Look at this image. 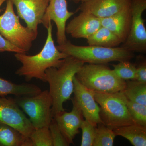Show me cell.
Masks as SVG:
<instances>
[{"mask_svg": "<svg viewBox=\"0 0 146 146\" xmlns=\"http://www.w3.org/2000/svg\"><path fill=\"white\" fill-rule=\"evenodd\" d=\"M48 36L42 50L36 54L27 55L25 53H15L16 60L22 66L16 71V74L25 77L26 81L36 78L46 82L45 72L51 68H59L65 58L69 56L60 52L55 45L52 37V25L50 22L47 28Z\"/></svg>", "mask_w": 146, "mask_h": 146, "instance_id": "1", "label": "cell"}, {"mask_svg": "<svg viewBox=\"0 0 146 146\" xmlns=\"http://www.w3.org/2000/svg\"><path fill=\"white\" fill-rule=\"evenodd\" d=\"M84 62L72 56H68L59 68H51L45 72L46 82L49 85V92L52 99V115L65 111L63 104L70 99L74 91V78Z\"/></svg>", "mask_w": 146, "mask_h": 146, "instance_id": "2", "label": "cell"}, {"mask_svg": "<svg viewBox=\"0 0 146 146\" xmlns=\"http://www.w3.org/2000/svg\"><path fill=\"white\" fill-rule=\"evenodd\" d=\"M58 49L84 63L106 64L113 61L130 60L134 57L133 52L122 47L106 48L98 46H80L68 40L65 44L56 46Z\"/></svg>", "mask_w": 146, "mask_h": 146, "instance_id": "3", "label": "cell"}, {"mask_svg": "<svg viewBox=\"0 0 146 146\" xmlns=\"http://www.w3.org/2000/svg\"><path fill=\"white\" fill-rule=\"evenodd\" d=\"M75 77L82 84L96 92L113 94L122 92L126 86V81L106 64L84 63Z\"/></svg>", "mask_w": 146, "mask_h": 146, "instance_id": "4", "label": "cell"}, {"mask_svg": "<svg viewBox=\"0 0 146 146\" xmlns=\"http://www.w3.org/2000/svg\"><path fill=\"white\" fill-rule=\"evenodd\" d=\"M94 98L100 105L102 122L112 129L135 124L128 110L126 98L122 92L113 94L94 91Z\"/></svg>", "mask_w": 146, "mask_h": 146, "instance_id": "5", "label": "cell"}, {"mask_svg": "<svg viewBox=\"0 0 146 146\" xmlns=\"http://www.w3.org/2000/svg\"><path fill=\"white\" fill-rule=\"evenodd\" d=\"M0 34L27 53L37 38L38 33L21 25L19 16L14 12L13 3L7 0L4 12L0 16Z\"/></svg>", "mask_w": 146, "mask_h": 146, "instance_id": "6", "label": "cell"}, {"mask_svg": "<svg viewBox=\"0 0 146 146\" xmlns=\"http://www.w3.org/2000/svg\"><path fill=\"white\" fill-rule=\"evenodd\" d=\"M14 100L28 115L35 129L49 127L53 119L52 99L49 90L32 96L17 97Z\"/></svg>", "mask_w": 146, "mask_h": 146, "instance_id": "7", "label": "cell"}, {"mask_svg": "<svg viewBox=\"0 0 146 146\" xmlns=\"http://www.w3.org/2000/svg\"><path fill=\"white\" fill-rule=\"evenodd\" d=\"M132 21L129 34L121 47L132 52H146V29L143 13L146 9V0H131Z\"/></svg>", "mask_w": 146, "mask_h": 146, "instance_id": "8", "label": "cell"}, {"mask_svg": "<svg viewBox=\"0 0 146 146\" xmlns=\"http://www.w3.org/2000/svg\"><path fill=\"white\" fill-rule=\"evenodd\" d=\"M0 123L10 126L26 138L34 129L14 99L0 97Z\"/></svg>", "mask_w": 146, "mask_h": 146, "instance_id": "9", "label": "cell"}, {"mask_svg": "<svg viewBox=\"0 0 146 146\" xmlns=\"http://www.w3.org/2000/svg\"><path fill=\"white\" fill-rule=\"evenodd\" d=\"M74 13L68 11L67 0L49 1L42 24L47 29L50 22H54L57 29L56 39L58 45L63 44L68 41L65 33L66 23Z\"/></svg>", "mask_w": 146, "mask_h": 146, "instance_id": "10", "label": "cell"}, {"mask_svg": "<svg viewBox=\"0 0 146 146\" xmlns=\"http://www.w3.org/2000/svg\"><path fill=\"white\" fill-rule=\"evenodd\" d=\"M73 99L77 103L85 120L94 126L102 123L100 117V106L94 98V91L82 84L74 78Z\"/></svg>", "mask_w": 146, "mask_h": 146, "instance_id": "11", "label": "cell"}, {"mask_svg": "<svg viewBox=\"0 0 146 146\" xmlns=\"http://www.w3.org/2000/svg\"><path fill=\"white\" fill-rule=\"evenodd\" d=\"M15 6L19 18L25 22L30 29L38 33L49 0H10Z\"/></svg>", "mask_w": 146, "mask_h": 146, "instance_id": "12", "label": "cell"}, {"mask_svg": "<svg viewBox=\"0 0 146 146\" xmlns=\"http://www.w3.org/2000/svg\"><path fill=\"white\" fill-rule=\"evenodd\" d=\"M73 108L70 112L65 111L53 117L58 126L70 145L74 144V139L79 133L82 123L84 120L82 112L78 105L72 99Z\"/></svg>", "mask_w": 146, "mask_h": 146, "instance_id": "13", "label": "cell"}, {"mask_svg": "<svg viewBox=\"0 0 146 146\" xmlns=\"http://www.w3.org/2000/svg\"><path fill=\"white\" fill-rule=\"evenodd\" d=\"M101 27L100 18L81 11L66 25L65 33L75 39H86Z\"/></svg>", "mask_w": 146, "mask_h": 146, "instance_id": "14", "label": "cell"}, {"mask_svg": "<svg viewBox=\"0 0 146 146\" xmlns=\"http://www.w3.org/2000/svg\"><path fill=\"white\" fill-rule=\"evenodd\" d=\"M131 5V0H89L81 3L78 10L99 18H107Z\"/></svg>", "mask_w": 146, "mask_h": 146, "instance_id": "15", "label": "cell"}, {"mask_svg": "<svg viewBox=\"0 0 146 146\" xmlns=\"http://www.w3.org/2000/svg\"><path fill=\"white\" fill-rule=\"evenodd\" d=\"M100 19L102 26L116 35L122 44L125 42L130 31L132 21L131 5L112 16Z\"/></svg>", "mask_w": 146, "mask_h": 146, "instance_id": "16", "label": "cell"}, {"mask_svg": "<svg viewBox=\"0 0 146 146\" xmlns=\"http://www.w3.org/2000/svg\"><path fill=\"white\" fill-rule=\"evenodd\" d=\"M39 86L31 84H17L0 77V97L11 94L16 97L32 96L42 91Z\"/></svg>", "mask_w": 146, "mask_h": 146, "instance_id": "17", "label": "cell"}, {"mask_svg": "<svg viewBox=\"0 0 146 146\" xmlns=\"http://www.w3.org/2000/svg\"><path fill=\"white\" fill-rule=\"evenodd\" d=\"M113 130L117 136L127 139L133 146H146V127L135 123L118 127Z\"/></svg>", "mask_w": 146, "mask_h": 146, "instance_id": "18", "label": "cell"}, {"mask_svg": "<svg viewBox=\"0 0 146 146\" xmlns=\"http://www.w3.org/2000/svg\"><path fill=\"white\" fill-rule=\"evenodd\" d=\"M0 146H32L29 138H26L15 129L0 123Z\"/></svg>", "mask_w": 146, "mask_h": 146, "instance_id": "19", "label": "cell"}, {"mask_svg": "<svg viewBox=\"0 0 146 146\" xmlns=\"http://www.w3.org/2000/svg\"><path fill=\"white\" fill-rule=\"evenodd\" d=\"M87 40L89 46L115 48L122 44L121 39L106 28L102 26Z\"/></svg>", "mask_w": 146, "mask_h": 146, "instance_id": "20", "label": "cell"}, {"mask_svg": "<svg viewBox=\"0 0 146 146\" xmlns=\"http://www.w3.org/2000/svg\"><path fill=\"white\" fill-rule=\"evenodd\" d=\"M122 92L129 100L146 106V84L136 80H126Z\"/></svg>", "mask_w": 146, "mask_h": 146, "instance_id": "21", "label": "cell"}, {"mask_svg": "<svg viewBox=\"0 0 146 146\" xmlns=\"http://www.w3.org/2000/svg\"><path fill=\"white\" fill-rule=\"evenodd\" d=\"M116 136L113 129L103 123H100L96 127V137L93 146H112Z\"/></svg>", "mask_w": 146, "mask_h": 146, "instance_id": "22", "label": "cell"}, {"mask_svg": "<svg viewBox=\"0 0 146 146\" xmlns=\"http://www.w3.org/2000/svg\"><path fill=\"white\" fill-rule=\"evenodd\" d=\"M117 64L112 65L113 71L118 77L123 80H136V66L130 60L119 62Z\"/></svg>", "mask_w": 146, "mask_h": 146, "instance_id": "23", "label": "cell"}, {"mask_svg": "<svg viewBox=\"0 0 146 146\" xmlns=\"http://www.w3.org/2000/svg\"><path fill=\"white\" fill-rule=\"evenodd\" d=\"M29 138L32 146H53L49 127L34 129Z\"/></svg>", "mask_w": 146, "mask_h": 146, "instance_id": "24", "label": "cell"}, {"mask_svg": "<svg viewBox=\"0 0 146 146\" xmlns=\"http://www.w3.org/2000/svg\"><path fill=\"white\" fill-rule=\"evenodd\" d=\"M126 104L129 112L135 123L146 127V106L127 99Z\"/></svg>", "mask_w": 146, "mask_h": 146, "instance_id": "25", "label": "cell"}, {"mask_svg": "<svg viewBox=\"0 0 146 146\" xmlns=\"http://www.w3.org/2000/svg\"><path fill=\"white\" fill-rule=\"evenodd\" d=\"M80 129L82 131L81 146H92L96 135V127L94 126L84 120L82 123Z\"/></svg>", "mask_w": 146, "mask_h": 146, "instance_id": "26", "label": "cell"}, {"mask_svg": "<svg viewBox=\"0 0 146 146\" xmlns=\"http://www.w3.org/2000/svg\"><path fill=\"white\" fill-rule=\"evenodd\" d=\"M49 128L51 136L53 146H68L70 145L63 136L54 119L53 118Z\"/></svg>", "mask_w": 146, "mask_h": 146, "instance_id": "27", "label": "cell"}, {"mask_svg": "<svg viewBox=\"0 0 146 146\" xmlns=\"http://www.w3.org/2000/svg\"><path fill=\"white\" fill-rule=\"evenodd\" d=\"M14 52L15 53H25L23 50L18 48L14 45L11 44L5 38L0 34V52Z\"/></svg>", "mask_w": 146, "mask_h": 146, "instance_id": "28", "label": "cell"}, {"mask_svg": "<svg viewBox=\"0 0 146 146\" xmlns=\"http://www.w3.org/2000/svg\"><path fill=\"white\" fill-rule=\"evenodd\" d=\"M136 80L146 84V60L141 62L136 67Z\"/></svg>", "mask_w": 146, "mask_h": 146, "instance_id": "29", "label": "cell"}, {"mask_svg": "<svg viewBox=\"0 0 146 146\" xmlns=\"http://www.w3.org/2000/svg\"><path fill=\"white\" fill-rule=\"evenodd\" d=\"M69 1L73 2L75 3L78 4L80 3H82L85 2L89 1V0H69Z\"/></svg>", "mask_w": 146, "mask_h": 146, "instance_id": "30", "label": "cell"}, {"mask_svg": "<svg viewBox=\"0 0 146 146\" xmlns=\"http://www.w3.org/2000/svg\"><path fill=\"white\" fill-rule=\"evenodd\" d=\"M7 0H0V12H1L2 9H1V5H2L3 3L5 2H6Z\"/></svg>", "mask_w": 146, "mask_h": 146, "instance_id": "31", "label": "cell"}]
</instances>
